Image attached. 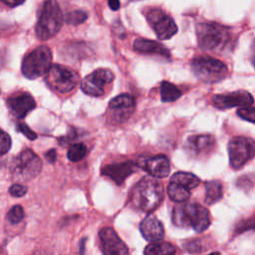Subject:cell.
Segmentation results:
<instances>
[{"label":"cell","mask_w":255,"mask_h":255,"mask_svg":"<svg viewBox=\"0 0 255 255\" xmlns=\"http://www.w3.org/2000/svg\"><path fill=\"white\" fill-rule=\"evenodd\" d=\"M163 188L156 180L143 178L131 190L130 201L132 205L145 213H150L161 203Z\"/></svg>","instance_id":"obj_1"},{"label":"cell","mask_w":255,"mask_h":255,"mask_svg":"<svg viewBox=\"0 0 255 255\" xmlns=\"http://www.w3.org/2000/svg\"><path fill=\"white\" fill-rule=\"evenodd\" d=\"M171 220L178 227H192L196 232H203L210 225L209 211L197 203H185L175 206Z\"/></svg>","instance_id":"obj_2"},{"label":"cell","mask_w":255,"mask_h":255,"mask_svg":"<svg viewBox=\"0 0 255 255\" xmlns=\"http://www.w3.org/2000/svg\"><path fill=\"white\" fill-rule=\"evenodd\" d=\"M198 46L206 51H219L225 48L230 40L227 27L214 22L199 23L196 26Z\"/></svg>","instance_id":"obj_3"},{"label":"cell","mask_w":255,"mask_h":255,"mask_svg":"<svg viewBox=\"0 0 255 255\" xmlns=\"http://www.w3.org/2000/svg\"><path fill=\"white\" fill-rule=\"evenodd\" d=\"M64 17L61 8L56 0H47L42 8L39 20L36 24V36L38 39L45 41L58 34Z\"/></svg>","instance_id":"obj_4"},{"label":"cell","mask_w":255,"mask_h":255,"mask_svg":"<svg viewBox=\"0 0 255 255\" xmlns=\"http://www.w3.org/2000/svg\"><path fill=\"white\" fill-rule=\"evenodd\" d=\"M42 169V160L32 149L22 150L10 164V173L14 180L26 182L35 178Z\"/></svg>","instance_id":"obj_5"},{"label":"cell","mask_w":255,"mask_h":255,"mask_svg":"<svg viewBox=\"0 0 255 255\" xmlns=\"http://www.w3.org/2000/svg\"><path fill=\"white\" fill-rule=\"evenodd\" d=\"M52 52L47 46H39L31 51L22 62V74L30 79L35 80L45 74L52 67Z\"/></svg>","instance_id":"obj_6"},{"label":"cell","mask_w":255,"mask_h":255,"mask_svg":"<svg viewBox=\"0 0 255 255\" xmlns=\"http://www.w3.org/2000/svg\"><path fill=\"white\" fill-rule=\"evenodd\" d=\"M191 70L198 80L209 84L223 80L228 74V69L223 62L208 56L193 59Z\"/></svg>","instance_id":"obj_7"},{"label":"cell","mask_w":255,"mask_h":255,"mask_svg":"<svg viewBox=\"0 0 255 255\" xmlns=\"http://www.w3.org/2000/svg\"><path fill=\"white\" fill-rule=\"evenodd\" d=\"M45 80L53 91L59 94H68L79 84V75L72 69L55 64L46 74Z\"/></svg>","instance_id":"obj_8"},{"label":"cell","mask_w":255,"mask_h":255,"mask_svg":"<svg viewBox=\"0 0 255 255\" xmlns=\"http://www.w3.org/2000/svg\"><path fill=\"white\" fill-rule=\"evenodd\" d=\"M229 163L233 169H240L255 157V140L245 136H235L228 143Z\"/></svg>","instance_id":"obj_9"},{"label":"cell","mask_w":255,"mask_h":255,"mask_svg":"<svg viewBox=\"0 0 255 255\" xmlns=\"http://www.w3.org/2000/svg\"><path fill=\"white\" fill-rule=\"evenodd\" d=\"M146 20L159 40H168L177 32L173 19L159 8H150L145 13Z\"/></svg>","instance_id":"obj_10"},{"label":"cell","mask_w":255,"mask_h":255,"mask_svg":"<svg viewBox=\"0 0 255 255\" xmlns=\"http://www.w3.org/2000/svg\"><path fill=\"white\" fill-rule=\"evenodd\" d=\"M115 79L113 71L100 68L86 76L81 82L82 91L92 97H101L105 94V86Z\"/></svg>","instance_id":"obj_11"},{"label":"cell","mask_w":255,"mask_h":255,"mask_svg":"<svg viewBox=\"0 0 255 255\" xmlns=\"http://www.w3.org/2000/svg\"><path fill=\"white\" fill-rule=\"evenodd\" d=\"M135 110V101L128 94H122L110 101L108 112L112 120L117 124L128 121Z\"/></svg>","instance_id":"obj_12"},{"label":"cell","mask_w":255,"mask_h":255,"mask_svg":"<svg viewBox=\"0 0 255 255\" xmlns=\"http://www.w3.org/2000/svg\"><path fill=\"white\" fill-rule=\"evenodd\" d=\"M253 103L254 99L252 95L243 90L215 95L212 98L213 106L219 110H226L234 107H248L252 106Z\"/></svg>","instance_id":"obj_13"},{"label":"cell","mask_w":255,"mask_h":255,"mask_svg":"<svg viewBox=\"0 0 255 255\" xmlns=\"http://www.w3.org/2000/svg\"><path fill=\"white\" fill-rule=\"evenodd\" d=\"M100 246L102 252L106 255H124L128 250L124 241L118 236L116 231L111 227L103 228L99 233Z\"/></svg>","instance_id":"obj_14"},{"label":"cell","mask_w":255,"mask_h":255,"mask_svg":"<svg viewBox=\"0 0 255 255\" xmlns=\"http://www.w3.org/2000/svg\"><path fill=\"white\" fill-rule=\"evenodd\" d=\"M7 107L14 118L23 119L36 108V102L29 93L19 92L7 98Z\"/></svg>","instance_id":"obj_15"},{"label":"cell","mask_w":255,"mask_h":255,"mask_svg":"<svg viewBox=\"0 0 255 255\" xmlns=\"http://www.w3.org/2000/svg\"><path fill=\"white\" fill-rule=\"evenodd\" d=\"M215 146V138L211 134H195L185 141V150L194 157L204 156L210 153Z\"/></svg>","instance_id":"obj_16"},{"label":"cell","mask_w":255,"mask_h":255,"mask_svg":"<svg viewBox=\"0 0 255 255\" xmlns=\"http://www.w3.org/2000/svg\"><path fill=\"white\" fill-rule=\"evenodd\" d=\"M135 170H136L135 162L124 161V162L105 165L102 168L101 173L103 176H106L111 180H113L116 184L121 185Z\"/></svg>","instance_id":"obj_17"},{"label":"cell","mask_w":255,"mask_h":255,"mask_svg":"<svg viewBox=\"0 0 255 255\" xmlns=\"http://www.w3.org/2000/svg\"><path fill=\"white\" fill-rule=\"evenodd\" d=\"M140 166L148 174L157 178L166 177L170 171L169 159L163 154H156L144 158Z\"/></svg>","instance_id":"obj_18"},{"label":"cell","mask_w":255,"mask_h":255,"mask_svg":"<svg viewBox=\"0 0 255 255\" xmlns=\"http://www.w3.org/2000/svg\"><path fill=\"white\" fill-rule=\"evenodd\" d=\"M141 235L149 242L161 241L164 237V228L162 223L153 215L146 216L139 224Z\"/></svg>","instance_id":"obj_19"},{"label":"cell","mask_w":255,"mask_h":255,"mask_svg":"<svg viewBox=\"0 0 255 255\" xmlns=\"http://www.w3.org/2000/svg\"><path fill=\"white\" fill-rule=\"evenodd\" d=\"M133 49L141 54H149V55H158L164 58H169V51L160 43L148 39H135L133 41Z\"/></svg>","instance_id":"obj_20"},{"label":"cell","mask_w":255,"mask_h":255,"mask_svg":"<svg viewBox=\"0 0 255 255\" xmlns=\"http://www.w3.org/2000/svg\"><path fill=\"white\" fill-rule=\"evenodd\" d=\"M205 198L206 204L211 205L219 201L223 195L222 183L218 180H210L205 182Z\"/></svg>","instance_id":"obj_21"},{"label":"cell","mask_w":255,"mask_h":255,"mask_svg":"<svg viewBox=\"0 0 255 255\" xmlns=\"http://www.w3.org/2000/svg\"><path fill=\"white\" fill-rule=\"evenodd\" d=\"M190 189L186 188L185 186L178 184L173 181H169V184L167 185L166 191L168 197L177 203H182L185 202L189 196H190Z\"/></svg>","instance_id":"obj_22"},{"label":"cell","mask_w":255,"mask_h":255,"mask_svg":"<svg viewBox=\"0 0 255 255\" xmlns=\"http://www.w3.org/2000/svg\"><path fill=\"white\" fill-rule=\"evenodd\" d=\"M170 181L181 184L190 190L197 187L200 183V179L195 174H193L191 172H186V171L175 172L170 177Z\"/></svg>","instance_id":"obj_23"},{"label":"cell","mask_w":255,"mask_h":255,"mask_svg":"<svg viewBox=\"0 0 255 255\" xmlns=\"http://www.w3.org/2000/svg\"><path fill=\"white\" fill-rule=\"evenodd\" d=\"M176 252L175 247L169 242H161L155 241L148 244L143 253L146 255H159V254H173Z\"/></svg>","instance_id":"obj_24"},{"label":"cell","mask_w":255,"mask_h":255,"mask_svg":"<svg viewBox=\"0 0 255 255\" xmlns=\"http://www.w3.org/2000/svg\"><path fill=\"white\" fill-rule=\"evenodd\" d=\"M181 97V91L173 84L162 81L160 84V99L162 102L171 103Z\"/></svg>","instance_id":"obj_25"},{"label":"cell","mask_w":255,"mask_h":255,"mask_svg":"<svg viewBox=\"0 0 255 255\" xmlns=\"http://www.w3.org/2000/svg\"><path fill=\"white\" fill-rule=\"evenodd\" d=\"M87 151H88L87 146L83 142H78L70 146L67 152V156L71 161L77 162L86 156Z\"/></svg>","instance_id":"obj_26"},{"label":"cell","mask_w":255,"mask_h":255,"mask_svg":"<svg viewBox=\"0 0 255 255\" xmlns=\"http://www.w3.org/2000/svg\"><path fill=\"white\" fill-rule=\"evenodd\" d=\"M183 248L190 253H198L204 251L207 247V244H205L204 238H193L186 240L182 243Z\"/></svg>","instance_id":"obj_27"},{"label":"cell","mask_w":255,"mask_h":255,"mask_svg":"<svg viewBox=\"0 0 255 255\" xmlns=\"http://www.w3.org/2000/svg\"><path fill=\"white\" fill-rule=\"evenodd\" d=\"M88 18V14L82 10H75L66 14L64 21L70 25H79L84 23Z\"/></svg>","instance_id":"obj_28"},{"label":"cell","mask_w":255,"mask_h":255,"mask_svg":"<svg viewBox=\"0 0 255 255\" xmlns=\"http://www.w3.org/2000/svg\"><path fill=\"white\" fill-rule=\"evenodd\" d=\"M24 218V210L21 205H14L7 213V219L11 224H17Z\"/></svg>","instance_id":"obj_29"},{"label":"cell","mask_w":255,"mask_h":255,"mask_svg":"<svg viewBox=\"0 0 255 255\" xmlns=\"http://www.w3.org/2000/svg\"><path fill=\"white\" fill-rule=\"evenodd\" d=\"M237 115L242 120L253 123L255 125V107H241L237 110Z\"/></svg>","instance_id":"obj_30"},{"label":"cell","mask_w":255,"mask_h":255,"mask_svg":"<svg viewBox=\"0 0 255 255\" xmlns=\"http://www.w3.org/2000/svg\"><path fill=\"white\" fill-rule=\"evenodd\" d=\"M27 186L21 183H14L9 188V193L13 197H22L27 193Z\"/></svg>","instance_id":"obj_31"},{"label":"cell","mask_w":255,"mask_h":255,"mask_svg":"<svg viewBox=\"0 0 255 255\" xmlns=\"http://www.w3.org/2000/svg\"><path fill=\"white\" fill-rule=\"evenodd\" d=\"M16 128L19 132L23 133L27 138L31 139V140H34L37 138V134L35 131H33L26 124L24 123H18L17 126H16Z\"/></svg>","instance_id":"obj_32"},{"label":"cell","mask_w":255,"mask_h":255,"mask_svg":"<svg viewBox=\"0 0 255 255\" xmlns=\"http://www.w3.org/2000/svg\"><path fill=\"white\" fill-rule=\"evenodd\" d=\"M11 143L12 141L10 135L4 130H1V155L8 152V150L11 148Z\"/></svg>","instance_id":"obj_33"},{"label":"cell","mask_w":255,"mask_h":255,"mask_svg":"<svg viewBox=\"0 0 255 255\" xmlns=\"http://www.w3.org/2000/svg\"><path fill=\"white\" fill-rule=\"evenodd\" d=\"M76 136H77V135H76L75 128H71L70 131H69L66 135H64V136H62L61 138H59L60 144H61V145H67V144H69L70 142H72L73 139L76 138Z\"/></svg>","instance_id":"obj_34"},{"label":"cell","mask_w":255,"mask_h":255,"mask_svg":"<svg viewBox=\"0 0 255 255\" xmlns=\"http://www.w3.org/2000/svg\"><path fill=\"white\" fill-rule=\"evenodd\" d=\"M45 158L48 162L50 163H54L56 161V158H57V152H56V149L54 148H51L49 149L46 153H45Z\"/></svg>","instance_id":"obj_35"},{"label":"cell","mask_w":255,"mask_h":255,"mask_svg":"<svg viewBox=\"0 0 255 255\" xmlns=\"http://www.w3.org/2000/svg\"><path fill=\"white\" fill-rule=\"evenodd\" d=\"M24 1L25 0H2V2H4L9 7H16L18 5H21Z\"/></svg>","instance_id":"obj_36"},{"label":"cell","mask_w":255,"mask_h":255,"mask_svg":"<svg viewBox=\"0 0 255 255\" xmlns=\"http://www.w3.org/2000/svg\"><path fill=\"white\" fill-rule=\"evenodd\" d=\"M109 6L112 10L117 11L120 8V0H108Z\"/></svg>","instance_id":"obj_37"},{"label":"cell","mask_w":255,"mask_h":255,"mask_svg":"<svg viewBox=\"0 0 255 255\" xmlns=\"http://www.w3.org/2000/svg\"><path fill=\"white\" fill-rule=\"evenodd\" d=\"M252 63H253V65H254V67H255V45H254V47H253V53H252Z\"/></svg>","instance_id":"obj_38"}]
</instances>
